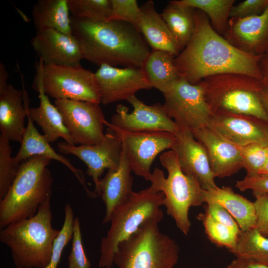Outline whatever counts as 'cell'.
Masks as SVG:
<instances>
[{
    "instance_id": "cell-23",
    "label": "cell",
    "mask_w": 268,
    "mask_h": 268,
    "mask_svg": "<svg viewBox=\"0 0 268 268\" xmlns=\"http://www.w3.org/2000/svg\"><path fill=\"white\" fill-rule=\"evenodd\" d=\"M33 87L39 93L40 104L37 107L28 106V115L41 128L44 136L49 143L62 138L68 143L75 145L60 111L50 102L49 96L44 90L41 79L37 74Z\"/></svg>"
},
{
    "instance_id": "cell-22",
    "label": "cell",
    "mask_w": 268,
    "mask_h": 268,
    "mask_svg": "<svg viewBox=\"0 0 268 268\" xmlns=\"http://www.w3.org/2000/svg\"><path fill=\"white\" fill-rule=\"evenodd\" d=\"M130 163L123 150L121 160L116 169H109L105 176L100 179L99 196L105 206L103 223L110 222L115 208L123 203L133 192V178Z\"/></svg>"
},
{
    "instance_id": "cell-36",
    "label": "cell",
    "mask_w": 268,
    "mask_h": 268,
    "mask_svg": "<svg viewBox=\"0 0 268 268\" xmlns=\"http://www.w3.org/2000/svg\"><path fill=\"white\" fill-rule=\"evenodd\" d=\"M65 218L62 229L55 239L49 265L45 268H57L65 247L72 238L74 214L72 208L69 203L65 207Z\"/></svg>"
},
{
    "instance_id": "cell-30",
    "label": "cell",
    "mask_w": 268,
    "mask_h": 268,
    "mask_svg": "<svg viewBox=\"0 0 268 268\" xmlns=\"http://www.w3.org/2000/svg\"><path fill=\"white\" fill-rule=\"evenodd\" d=\"M179 4L200 10L206 14L214 30L223 36L235 0H176Z\"/></svg>"
},
{
    "instance_id": "cell-19",
    "label": "cell",
    "mask_w": 268,
    "mask_h": 268,
    "mask_svg": "<svg viewBox=\"0 0 268 268\" xmlns=\"http://www.w3.org/2000/svg\"><path fill=\"white\" fill-rule=\"evenodd\" d=\"M175 135L171 150L176 152L182 171L197 180L203 190L217 187L204 147L189 131L180 129Z\"/></svg>"
},
{
    "instance_id": "cell-14",
    "label": "cell",
    "mask_w": 268,
    "mask_h": 268,
    "mask_svg": "<svg viewBox=\"0 0 268 268\" xmlns=\"http://www.w3.org/2000/svg\"><path fill=\"white\" fill-rule=\"evenodd\" d=\"M133 107V111L120 104L116 107L110 122L118 128L131 132L164 131L176 134L180 129L165 112L162 104L152 105L145 104L135 95L127 100Z\"/></svg>"
},
{
    "instance_id": "cell-17",
    "label": "cell",
    "mask_w": 268,
    "mask_h": 268,
    "mask_svg": "<svg viewBox=\"0 0 268 268\" xmlns=\"http://www.w3.org/2000/svg\"><path fill=\"white\" fill-rule=\"evenodd\" d=\"M31 45L44 64L77 66L83 59L80 45L73 34L54 29L36 31Z\"/></svg>"
},
{
    "instance_id": "cell-26",
    "label": "cell",
    "mask_w": 268,
    "mask_h": 268,
    "mask_svg": "<svg viewBox=\"0 0 268 268\" xmlns=\"http://www.w3.org/2000/svg\"><path fill=\"white\" fill-rule=\"evenodd\" d=\"M204 203L214 202L224 207L238 223L242 231L255 228L254 202L235 193L230 187L218 186L203 190Z\"/></svg>"
},
{
    "instance_id": "cell-44",
    "label": "cell",
    "mask_w": 268,
    "mask_h": 268,
    "mask_svg": "<svg viewBox=\"0 0 268 268\" xmlns=\"http://www.w3.org/2000/svg\"><path fill=\"white\" fill-rule=\"evenodd\" d=\"M245 268H268V262L243 259Z\"/></svg>"
},
{
    "instance_id": "cell-4",
    "label": "cell",
    "mask_w": 268,
    "mask_h": 268,
    "mask_svg": "<svg viewBox=\"0 0 268 268\" xmlns=\"http://www.w3.org/2000/svg\"><path fill=\"white\" fill-rule=\"evenodd\" d=\"M51 160L35 155L21 163L11 186L0 200V229L33 217L40 205L51 197L53 178L48 167Z\"/></svg>"
},
{
    "instance_id": "cell-13",
    "label": "cell",
    "mask_w": 268,
    "mask_h": 268,
    "mask_svg": "<svg viewBox=\"0 0 268 268\" xmlns=\"http://www.w3.org/2000/svg\"><path fill=\"white\" fill-rule=\"evenodd\" d=\"M104 138L93 145H71L67 142L57 144L61 153L72 154L82 160L87 166V174L92 177L95 184L94 193L99 196L100 177L105 169L118 168L122 154L123 145L120 138L107 131Z\"/></svg>"
},
{
    "instance_id": "cell-12",
    "label": "cell",
    "mask_w": 268,
    "mask_h": 268,
    "mask_svg": "<svg viewBox=\"0 0 268 268\" xmlns=\"http://www.w3.org/2000/svg\"><path fill=\"white\" fill-rule=\"evenodd\" d=\"M74 144L93 145L104 137L106 120L99 104L69 99L55 100Z\"/></svg>"
},
{
    "instance_id": "cell-42",
    "label": "cell",
    "mask_w": 268,
    "mask_h": 268,
    "mask_svg": "<svg viewBox=\"0 0 268 268\" xmlns=\"http://www.w3.org/2000/svg\"><path fill=\"white\" fill-rule=\"evenodd\" d=\"M254 204L256 215L255 228L268 238V194L256 198Z\"/></svg>"
},
{
    "instance_id": "cell-7",
    "label": "cell",
    "mask_w": 268,
    "mask_h": 268,
    "mask_svg": "<svg viewBox=\"0 0 268 268\" xmlns=\"http://www.w3.org/2000/svg\"><path fill=\"white\" fill-rule=\"evenodd\" d=\"M199 83L212 113L225 112L251 115L268 121L261 94L264 80L239 73L207 77Z\"/></svg>"
},
{
    "instance_id": "cell-34",
    "label": "cell",
    "mask_w": 268,
    "mask_h": 268,
    "mask_svg": "<svg viewBox=\"0 0 268 268\" xmlns=\"http://www.w3.org/2000/svg\"><path fill=\"white\" fill-rule=\"evenodd\" d=\"M10 141L0 136V200L2 199L14 180L20 164L15 163L11 156Z\"/></svg>"
},
{
    "instance_id": "cell-46",
    "label": "cell",
    "mask_w": 268,
    "mask_h": 268,
    "mask_svg": "<svg viewBox=\"0 0 268 268\" xmlns=\"http://www.w3.org/2000/svg\"><path fill=\"white\" fill-rule=\"evenodd\" d=\"M227 268H245L243 259L236 258L227 266Z\"/></svg>"
},
{
    "instance_id": "cell-28",
    "label": "cell",
    "mask_w": 268,
    "mask_h": 268,
    "mask_svg": "<svg viewBox=\"0 0 268 268\" xmlns=\"http://www.w3.org/2000/svg\"><path fill=\"white\" fill-rule=\"evenodd\" d=\"M174 58L168 52L152 50L142 67L152 87L163 94L182 77L174 64Z\"/></svg>"
},
{
    "instance_id": "cell-16",
    "label": "cell",
    "mask_w": 268,
    "mask_h": 268,
    "mask_svg": "<svg viewBox=\"0 0 268 268\" xmlns=\"http://www.w3.org/2000/svg\"><path fill=\"white\" fill-rule=\"evenodd\" d=\"M208 126L236 145L252 143L268 145V121L251 115L213 113Z\"/></svg>"
},
{
    "instance_id": "cell-31",
    "label": "cell",
    "mask_w": 268,
    "mask_h": 268,
    "mask_svg": "<svg viewBox=\"0 0 268 268\" xmlns=\"http://www.w3.org/2000/svg\"><path fill=\"white\" fill-rule=\"evenodd\" d=\"M233 254L236 258L268 262V238L255 228L241 231Z\"/></svg>"
},
{
    "instance_id": "cell-32",
    "label": "cell",
    "mask_w": 268,
    "mask_h": 268,
    "mask_svg": "<svg viewBox=\"0 0 268 268\" xmlns=\"http://www.w3.org/2000/svg\"><path fill=\"white\" fill-rule=\"evenodd\" d=\"M72 16L90 22L109 20L111 11V0H67Z\"/></svg>"
},
{
    "instance_id": "cell-2",
    "label": "cell",
    "mask_w": 268,
    "mask_h": 268,
    "mask_svg": "<svg viewBox=\"0 0 268 268\" xmlns=\"http://www.w3.org/2000/svg\"><path fill=\"white\" fill-rule=\"evenodd\" d=\"M83 59L101 66L142 68L151 50L139 30L124 21L90 22L71 16Z\"/></svg>"
},
{
    "instance_id": "cell-5",
    "label": "cell",
    "mask_w": 268,
    "mask_h": 268,
    "mask_svg": "<svg viewBox=\"0 0 268 268\" xmlns=\"http://www.w3.org/2000/svg\"><path fill=\"white\" fill-rule=\"evenodd\" d=\"M164 194L150 187L138 192H133L111 213L110 227L100 244L99 267L110 268L119 245L134 234L140 226L149 220L159 222L163 213L160 206L163 204Z\"/></svg>"
},
{
    "instance_id": "cell-33",
    "label": "cell",
    "mask_w": 268,
    "mask_h": 268,
    "mask_svg": "<svg viewBox=\"0 0 268 268\" xmlns=\"http://www.w3.org/2000/svg\"><path fill=\"white\" fill-rule=\"evenodd\" d=\"M197 218L202 223L205 233L212 243L227 248L233 254L236 248L238 234L205 212L198 214Z\"/></svg>"
},
{
    "instance_id": "cell-8",
    "label": "cell",
    "mask_w": 268,
    "mask_h": 268,
    "mask_svg": "<svg viewBox=\"0 0 268 268\" xmlns=\"http://www.w3.org/2000/svg\"><path fill=\"white\" fill-rule=\"evenodd\" d=\"M160 222L149 220L119 245L113 260L118 268H173L180 249L177 242L161 233Z\"/></svg>"
},
{
    "instance_id": "cell-41",
    "label": "cell",
    "mask_w": 268,
    "mask_h": 268,
    "mask_svg": "<svg viewBox=\"0 0 268 268\" xmlns=\"http://www.w3.org/2000/svg\"><path fill=\"white\" fill-rule=\"evenodd\" d=\"M205 212L238 235L241 233L242 231L238 223L229 212L220 204L214 202H207Z\"/></svg>"
},
{
    "instance_id": "cell-40",
    "label": "cell",
    "mask_w": 268,
    "mask_h": 268,
    "mask_svg": "<svg viewBox=\"0 0 268 268\" xmlns=\"http://www.w3.org/2000/svg\"><path fill=\"white\" fill-rule=\"evenodd\" d=\"M268 7V0H245L233 5L230 18H243L258 15Z\"/></svg>"
},
{
    "instance_id": "cell-24",
    "label": "cell",
    "mask_w": 268,
    "mask_h": 268,
    "mask_svg": "<svg viewBox=\"0 0 268 268\" xmlns=\"http://www.w3.org/2000/svg\"><path fill=\"white\" fill-rule=\"evenodd\" d=\"M27 125L24 133L20 147L13 157L16 163L20 164L29 158L35 156H42L51 160H55L67 166L76 176L82 185L89 197H96L97 195L89 191L85 184V178L83 171L75 168L64 155L58 153L50 145L43 134L37 131L34 122L27 114Z\"/></svg>"
},
{
    "instance_id": "cell-48",
    "label": "cell",
    "mask_w": 268,
    "mask_h": 268,
    "mask_svg": "<svg viewBox=\"0 0 268 268\" xmlns=\"http://www.w3.org/2000/svg\"></svg>"
},
{
    "instance_id": "cell-18",
    "label": "cell",
    "mask_w": 268,
    "mask_h": 268,
    "mask_svg": "<svg viewBox=\"0 0 268 268\" xmlns=\"http://www.w3.org/2000/svg\"><path fill=\"white\" fill-rule=\"evenodd\" d=\"M223 37L238 49L257 56L268 53V7L262 13L230 18Z\"/></svg>"
},
{
    "instance_id": "cell-38",
    "label": "cell",
    "mask_w": 268,
    "mask_h": 268,
    "mask_svg": "<svg viewBox=\"0 0 268 268\" xmlns=\"http://www.w3.org/2000/svg\"><path fill=\"white\" fill-rule=\"evenodd\" d=\"M68 268H90L82 244L79 218H74L73 223V235L71 252L68 258Z\"/></svg>"
},
{
    "instance_id": "cell-15",
    "label": "cell",
    "mask_w": 268,
    "mask_h": 268,
    "mask_svg": "<svg viewBox=\"0 0 268 268\" xmlns=\"http://www.w3.org/2000/svg\"><path fill=\"white\" fill-rule=\"evenodd\" d=\"M100 103L106 105L127 100L141 90L152 88L142 68H119L102 65L95 72Z\"/></svg>"
},
{
    "instance_id": "cell-21",
    "label": "cell",
    "mask_w": 268,
    "mask_h": 268,
    "mask_svg": "<svg viewBox=\"0 0 268 268\" xmlns=\"http://www.w3.org/2000/svg\"><path fill=\"white\" fill-rule=\"evenodd\" d=\"M22 90L11 84L0 87V130L1 135L9 141L21 143L26 130L24 122L27 117L29 100L25 90L23 77L21 76Z\"/></svg>"
},
{
    "instance_id": "cell-11",
    "label": "cell",
    "mask_w": 268,
    "mask_h": 268,
    "mask_svg": "<svg viewBox=\"0 0 268 268\" xmlns=\"http://www.w3.org/2000/svg\"><path fill=\"white\" fill-rule=\"evenodd\" d=\"M107 131L117 136L122 143L123 150L132 171L149 181L150 168L155 157L163 151L172 149L176 137L175 134L164 131L131 132L104 122Z\"/></svg>"
},
{
    "instance_id": "cell-35",
    "label": "cell",
    "mask_w": 268,
    "mask_h": 268,
    "mask_svg": "<svg viewBox=\"0 0 268 268\" xmlns=\"http://www.w3.org/2000/svg\"><path fill=\"white\" fill-rule=\"evenodd\" d=\"M236 146L239 150L246 176L259 175L268 159V145L252 143Z\"/></svg>"
},
{
    "instance_id": "cell-6",
    "label": "cell",
    "mask_w": 268,
    "mask_h": 268,
    "mask_svg": "<svg viewBox=\"0 0 268 268\" xmlns=\"http://www.w3.org/2000/svg\"><path fill=\"white\" fill-rule=\"evenodd\" d=\"M159 160L167 171V177H165L162 170L155 168L149 179L150 186L164 194L163 205L168 214L174 219L179 229L187 235L191 226L189 209L204 203L203 189L197 180L182 171L174 150L164 152Z\"/></svg>"
},
{
    "instance_id": "cell-45",
    "label": "cell",
    "mask_w": 268,
    "mask_h": 268,
    "mask_svg": "<svg viewBox=\"0 0 268 268\" xmlns=\"http://www.w3.org/2000/svg\"><path fill=\"white\" fill-rule=\"evenodd\" d=\"M261 98L264 107L268 115V87H266L261 92Z\"/></svg>"
},
{
    "instance_id": "cell-3",
    "label": "cell",
    "mask_w": 268,
    "mask_h": 268,
    "mask_svg": "<svg viewBox=\"0 0 268 268\" xmlns=\"http://www.w3.org/2000/svg\"><path fill=\"white\" fill-rule=\"evenodd\" d=\"M51 198L33 217L0 229V241L9 248L17 268H45L50 263L54 242L60 232L52 224Z\"/></svg>"
},
{
    "instance_id": "cell-29",
    "label": "cell",
    "mask_w": 268,
    "mask_h": 268,
    "mask_svg": "<svg viewBox=\"0 0 268 268\" xmlns=\"http://www.w3.org/2000/svg\"><path fill=\"white\" fill-rule=\"evenodd\" d=\"M194 9L183 6L171 0L161 14L169 30L182 51L191 39L195 28Z\"/></svg>"
},
{
    "instance_id": "cell-37",
    "label": "cell",
    "mask_w": 268,
    "mask_h": 268,
    "mask_svg": "<svg viewBox=\"0 0 268 268\" xmlns=\"http://www.w3.org/2000/svg\"><path fill=\"white\" fill-rule=\"evenodd\" d=\"M111 11L108 20L129 23L137 29L140 7L135 0H111Z\"/></svg>"
},
{
    "instance_id": "cell-20",
    "label": "cell",
    "mask_w": 268,
    "mask_h": 268,
    "mask_svg": "<svg viewBox=\"0 0 268 268\" xmlns=\"http://www.w3.org/2000/svg\"><path fill=\"white\" fill-rule=\"evenodd\" d=\"M192 133L206 149L215 178L228 177L243 168L237 146L214 130L207 126Z\"/></svg>"
},
{
    "instance_id": "cell-43",
    "label": "cell",
    "mask_w": 268,
    "mask_h": 268,
    "mask_svg": "<svg viewBox=\"0 0 268 268\" xmlns=\"http://www.w3.org/2000/svg\"><path fill=\"white\" fill-rule=\"evenodd\" d=\"M260 67L264 80L268 87V53L262 56Z\"/></svg>"
},
{
    "instance_id": "cell-25",
    "label": "cell",
    "mask_w": 268,
    "mask_h": 268,
    "mask_svg": "<svg viewBox=\"0 0 268 268\" xmlns=\"http://www.w3.org/2000/svg\"><path fill=\"white\" fill-rule=\"evenodd\" d=\"M140 7L137 28L149 47L177 56L181 50L154 2L148 0Z\"/></svg>"
},
{
    "instance_id": "cell-9",
    "label": "cell",
    "mask_w": 268,
    "mask_h": 268,
    "mask_svg": "<svg viewBox=\"0 0 268 268\" xmlns=\"http://www.w3.org/2000/svg\"><path fill=\"white\" fill-rule=\"evenodd\" d=\"M36 74L45 93L55 100L69 99L100 103L95 73L81 65L44 64L39 59Z\"/></svg>"
},
{
    "instance_id": "cell-47",
    "label": "cell",
    "mask_w": 268,
    "mask_h": 268,
    "mask_svg": "<svg viewBox=\"0 0 268 268\" xmlns=\"http://www.w3.org/2000/svg\"><path fill=\"white\" fill-rule=\"evenodd\" d=\"M259 174L261 175H268V159L263 167V168L260 171Z\"/></svg>"
},
{
    "instance_id": "cell-1",
    "label": "cell",
    "mask_w": 268,
    "mask_h": 268,
    "mask_svg": "<svg viewBox=\"0 0 268 268\" xmlns=\"http://www.w3.org/2000/svg\"><path fill=\"white\" fill-rule=\"evenodd\" d=\"M195 28L184 49L174 59L180 76L192 84L209 76L227 73L264 80L260 63L263 56L234 46L212 28L203 12L194 9Z\"/></svg>"
},
{
    "instance_id": "cell-39",
    "label": "cell",
    "mask_w": 268,
    "mask_h": 268,
    "mask_svg": "<svg viewBox=\"0 0 268 268\" xmlns=\"http://www.w3.org/2000/svg\"><path fill=\"white\" fill-rule=\"evenodd\" d=\"M235 187L241 191L250 190L256 198L268 194V175L246 176L236 181Z\"/></svg>"
},
{
    "instance_id": "cell-10",
    "label": "cell",
    "mask_w": 268,
    "mask_h": 268,
    "mask_svg": "<svg viewBox=\"0 0 268 268\" xmlns=\"http://www.w3.org/2000/svg\"><path fill=\"white\" fill-rule=\"evenodd\" d=\"M163 94V108L180 129L193 133L208 126L213 113L199 83L181 77Z\"/></svg>"
},
{
    "instance_id": "cell-27",
    "label": "cell",
    "mask_w": 268,
    "mask_h": 268,
    "mask_svg": "<svg viewBox=\"0 0 268 268\" xmlns=\"http://www.w3.org/2000/svg\"><path fill=\"white\" fill-rule=\"evenodd\" d=\"M67 0H39L33 6L32 18L36 31L54 29L72 35Z\"/></svg>"
}]
</instances>
